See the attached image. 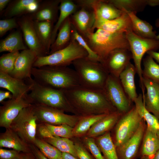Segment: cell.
Masks as SVG:
<instances>
[{
	"mask_svg": "<svg viewBox=\"0 0 159 159\" xmlns=\"http://www.w3.org/2000/svg\"><path fill=\"white\" fill-rule=\"evenodd\" d=\"M61 1V0H42L37 10L31 14L34 20L56 23Z\"/></svg>",
	"mask_w": 159,
	"mask_h": 159,
	"instance_id": "21",
	"label": "cell"
},
{
	"mask_svg": "<svg viewBox=\"0 0 159 159\" xmlns=\"http://www.w3.org/2000/svg\"><path fill=\"white\" fill-rule=\"evenodd\" d=\"M70 19L73 26L84 39L94 32L93 27L95 15L93 10L80 7L70 16Z\"/></svg>",
	"mask_w": 159,
	"mask_h": 159,
	"instance_id": "15",
	"label": "cell"
},
{
	"mask_svg": "<svg viewBox=\"0 0 159 159\" xmlns=\"http://www.w3.org/2000/svg\"><path fill=\"white\" fill-rule=\"evenodd\" d=\"M62 91L74 113L81 116L109 114L117 111L103 90H93L79 86Z\"/></svg>",
	"mask_w": 159,
	"mask_h": 159,
	"instance_id": "1",
	"label": "cell"
},
{
	"mask_svg": "<svg viewBox=\"0 0 159 159\" xmlns=\"http://www.w3.org/2000/svg\"><path fill=\"white\" fill-rule=\"evenodd\" d=\"M0 148H8L23 153L32 152L30 145L23 140L10 128L0 134Z\"/></svg>",
	"mask_w": 159,
	"mask_h": 159,
	"instance_id": "24",
	"label": "cell"
},
{
	"mask_svg": "<svg viewBox=\"0 0 159 159\" xmlns=\"http://www.w3.org/2000/svg\"><path fill=\"white\" fill-rule=\"evenodd\" d=\"M123 12L119 17L112 20H107L95 15L93 27L95 29H101L112 33H126L132 31V22L127 12L122 10Z\"/></svg>",
	"mask_w": 159,
	"mask_h": 159,
	"instance_id": "16",
	"label": "cell"
},
{
	"mask_svg": "<svg viewBox=\"0 0 159 159\" xmlns=\"http://www.w3.org/2000/svg\"><path fill=\"white\" fill-rule=\"evenodd\" d=\"M19 159H36L35 157L32 152L23 153Z\"/></svg>",
	"mask_w": 159,
	"mask_h": 159,
	"instance_id": "51",
	"label": "cell"
},
{
	"mask_svg": "<svg viewBox=\"0 0 159 159\" xmlns=\"http://www.w3.org/2000/svg\"><path fill=\"white\" fill-rule=\"evenodd\" d=\"M62 159H79L72 155L67 153L62 152Z\"/></svg>",
	"mask_w": 159,
	"mask_h": 159,
	"instance_id": "53",
	"label": "cell"
},
{
	"mask_svg": "<svg viewBox=\"0 0 159 159\" xmlns=\"http://www.w3.org/2000/svg\"><path fill=\"white\" fill-rule=\"evenodd\" d=\"M43 140L56 147L62 152L69 153L78 158L75 144L69 139L53 136Z\"/></svg>",
	"mask_w": 159,
	"mask_h": 159,
	"instance_id": "38",
	"label": "cell"
},
{
	"mask_svg": "<svg viewBox=\"0 0 159 159\" xmlns=\"http://www.w3.org/2000/svg\"><path fill=\"white\" fill-rule=\"evenodd\" d=\"M80 7L71 0H61L59 5V14L54 25L51 38L52 44L54 41L59 30L63 23L71 15L76 12Z\"/></svg>",
	"mask_w": 159,
	"mask_h": 159,
	"instance_id": "27",
	"label": "cell"
},
{
	"mask_svg": "<svg viewBox=\"0 0 159 159\" xmlns=\"http://www.w3.org/2000/svg\"><path fill=\"white\" fill-rule=\"evenodd\" d=\"M97 143L105 159H119L116 147L109 132H107L99 137Z\"/></svg>",
	"mask_w": 159,
	"mask_h": 159,
	"instance_id": "34",
	"label": "cell"
},
{
	"mask_svg": "<svg viewBox=\"0 0 159 159\" xmlns=\"http://www.w3.org/2000/svg\"><path fill=\"white\" fill-rule=\"evenodd\" d=\"M147 53L150 56L154 59L159 64V52L156 51H150L148 52Z\"/></svg>",
	"mask_w": 159,
	"mask_h": 159,
	"instance_id": "50",
	"label": "cell"
},
{
	"mask_svg": "<svg viewBox=\"0 0 159 159\" xmlns=\"http://www.w3.org/2000/svg\"><path fill=\"white\" fill-rule=\"evenodd\" d=\"M41 0L11 1L5 11L4 16L6 19L31 14L37 9Z\"/></svg>",
	"mask_w": 159,
	"mask_h": 159,
	"instance_id": "23",
	"label": "cell"
},
{
	"mask_svg": "<svg viewBox=\"0 0 159 159\" xmlns=\"http://www.w3.org/2000/svg\"><path fill=\"white\" fill-rule=\"evenodd\" d=\"M134 102L138 113L146 122L147 127L156 132L159 126V120L145 108L143 101V94H139Z\"/></svg>",
	"mask_w": 159,
	"mask_h": 159,
	"instance_id": "33",
	"label": "cell"
},
{
	"mask_svg": "<svg viewBox=\"0 0 159 159\" xmlns=\"http://www.w3.org/2000/svg\"><path fill=\"white\" fill-rule=\"evenodd\" d=\"M31 84L23 80L17 79L9 74L0 72V87L5 89L12 94L14 98L28 95L32 88Z\"/></svg>",
	"mask_w": 159,
	"mask_h": 159,
	"instance_id": "19",
	"label": "cell"
},
{
	"mask_svg": "<svg viewBox=\"0 0 159 159\" xmlns=\"http://www.w3.org/2000/svg\"><path fill=\"white\" fill-rule=\"evenodd\" d=\"M125 11L131 19L132 32L135 34L144 38L155 39L156 32L153 31V26L150 24L140 19L134 13Z\"/></svg>",
	"mask_w": 159,
	"mask_h": 159,
	"instance_id": "30",
	"label": "cell"
},
{
	"mask_svg": "<svg viewBox=\"0 0 159 159\" xmlns=\"http://www.w3.org/2000/svg\"><path fill=\"white\" fill-rule=\"evenodd\" d=\"M37 56L29 49L21 51L17 57L14 68L9 75L23 80L31 78L32 69Z\"/></svg>",
	"mask_w": 159,
	"mask_h": 159,
	"instance_id": "17",
	"label": "cell"
},
{
	"mask_svg": "<svg viewBox=\"0 0 159 159\" xmlns=\"http://www.w3.org/2000/svg\"><path fill=\"white\" fill-rule=\"evenodd\" d=\"M137 73L136 68L130 62L121 73L119 79L125 92L132 102L137 98L135 77Z\"/></svg>",
	"mask_w": 159,
	"mask_h": 159,
	"instance_id": "25",
	"label": "cell"
},
{
	"mask_svg": "<svg viewBox=\"0 0 159 159\" xmlns=\"http://www.w3.org/2000/svg\"><path fill=\"white\" fill-rule=\"evenodd\" d=\"M143 77L159 84V64L148 55L143 59Z\"/></svg>",
	"mask_w": 159,
	"mask_h": 159,
	"instance_id": "37",
	"label": "cell"
},
{
	"mask_svg": "<svg viewBox=\"0 0 159 159\" xmlns=\"http://www.w3.org/2000/svg\"><path fill=\"white\" fill-rule=\"evenodd\" d=\"M31 84V90L28 94L33 104H39L64 112H74L62 90L40 84L32 77L26 79Z\"/></svg>",
	"mask_w": 159,
	"mask_h": 159,
	"instance_id": "5",
	"label": "cell"
},
{
	"mask_svg": "<svg viewBox=\"0 0 159 159\" xmlns=\"http://www.w3.org/2000/svg\"><path fill=\"white\" fill-rule=\"evenodd\" d=\"M84 142L95 159H105L101 154L100 148L96 144L93 138L88 137H85L84 139Z\"/></svg>",
	"mask_w": 159,
	"mask_h": 159,
	"instance_id": "44",
	"label": "cell"
},
{
	"mask_svg": "<svg viewBox=\"0 0 159 159\" xmlns=\"http://www.w3.org/2000/svg\"><path fill=\"white\" fill-rule=\"evenodd\" d=\"M143 82L146 90L143 95L145 107L159 120V84L144 77Z\"/></svg>",
	"mask_w": 159,
	"mask_h": 159,
	"instance_id": "22",
	"label": "cell"
},
{
	"mask_svg": "<svg viewBox=\"0 0 159 159\" xmlns=\"http://www.w3.org/2000/svg\"><path fill=\"white\" fill-rule=\"evenodd\" d=\"M99 57L102 62L111 51L117 49L130 50L125 34L112 33L101 29H97L85 39Z\"/></svg>",
	"mask_w": 159,
	"mask_h": 159,
	"instance_id": "4",
	"label": "cell"
},
{
	"mask_svg": "<svg viewBox=\"0 0 159 159\" xmlns=\"http://www.w3.org/2000/svg\"><path fill=\"white\" fill-rule=\"evenodd\" d=\"M84 5L93 10L95 15L107 20L117 18L123 12V11L118 9L107 0H85Z\"/></svg>",
	"mask_w": 159,
	"mask_h": 159,
	"instance_id": "20",
	"label": "cell"
},
{
	"mask_svg": "<svg viewBox=\"0 0 159 159\" xmlns=\"http://www.w3.org/2000/svg\"><path fill=\"white\" fill-rule=\"evenodd\" d=\"M108 114L90 115L82 116L73 130V136H80L87 132L96 122Z\"/></svg>",
	"mask_w": 159,
	"mask_h": 159,
	"instance_id": "36",
	"label": "cell"
},
{
	"mask_svg": "<svg viewBox=\"0 0 159 159\" xmlns=\"http://www.w3.org/2000/svg\"><path fill=\"white\" fill-rule=\"evenodd\" d=\"M22 153L17 151L0 148V159H19Z\"/></svg>",
	"mask_w": 159,
	"mask_h": 159,
	"instance_id": "45",
	"label": "cell"
},
{
	"mask_svg": "<svg viewBox=\"0 0 159 159\" xmlns=\"http://www.w3.org/2000/svg\"><path fill=\"white\" fill-rule=\"evenodd\" d=\"M32 76L40 84L60 90H68L80 86L75 71L68 66L33 67Z\"/></svg>",
	"mask_w": 159,
	"mask_h": 159,
	"instance_id": "2",
	"label": "cell"
},
{
	"mask_svg": "<svg viewBox=\"0 0 159 159\" xmlns=\"http://www.w3.org/2000/svg\"><path fill=\"white\" fill-rule=\"evenodd\" d=\"M44 124L53 136L69 139L73 136V130L74 127L68 125H52Z\"/></svg>",
	"mask_w": 159,
	"mask_h": 159,
	"instance_id": "41",
	"label": "cell"
},
{
	"mask_svg": "<svg viewBox=\"0 0 159 159\" xmlns=\"http://www.w3.org/2000/svg\"><path fill=\"white\" fill-rule=\"evenodd\" d=\"M0 107V127L9 128L14 120L24 108L33 104L28 95L16 98H12L1 103Z\"/></svg>",
	"mask_w": 159,
	"mask_h": 159,
	"instance_id": "13",
	"label": "cell"
},
{
	"mask_svg": "<svg viewBox=\"0 0 159 159\" xmlns=\"http://www.w3.org/2000/svg\"><path fill=\"white\" fill-rule=\"evenodd\" d=\"M30 147L31 151L34 155L36 159H48L35 145L33 144H30Z\"/></svg>",
	"mask_w": 159,
	"mask_h": 159,
	"instance_id": "48",
	"label": "cell"
},
{
	"mask_svg": "<svg viewBox=\"0 0 159 159\" xmlns=\"http://www.w3.org/2000/svg\"><path fill=\"white\" fill-rule=\"evenodd\" d=\"M72 37L87 52L88 58L93 60L100 62V59L96 53L91 49L89 45L79 34L72 24Z\"/></svg>",
	"mask_w": 159,
	"mask_h": 159,
	"instance_id": "42",
	"label": "cell"
},
{
	"mask_svg": "<svg viewBox=\"0 0 159 159\" xmlns=\"http://www.w3.org/2000/svg\"><path fill=\"white\" fill-rule=\"evenodd\" d=\"M143 120L135 106L128 112L121 115L115 128V144L117 148L134 134Z\"/></svg>",
	"mask_w": 159,
	"mask_h": 159,
	"instance_id": "11",
	"label": "cell"
},
{
	"mask_svg": "<svg viewBox=\"0 0 159 159\" xmlns=\"http://www.w3.org/2000/svg\"></svg>",
	"mask_w": 159,
	"mask_h": 159,
	"instance_id": "59",
	"label": "cell"
},
{
	"mask_svg": "<svg viewBox=\"0 0 159 159\" xmlns=\"http://www.w3.org/2000/svg\"><path fill=\"white\" fill-rule=\"evenodd\" d=\"M33 144L48 159H62V152L43 139L37 137Z\"/></svg>",
	"mask_w": 159,
	"mask_h": 159,
	"instance_id": "39",
	"label": "cell"
},
{
	"mask_svg": "<svg viewBox=\"0 0 159 159\" xmlns=\"http://www.w3.org/2000/svg\"><path fill=\"white\" fill-rule=\"evenodd\" d=\"M10 0H0V12H2L6 6L11 1Z\"/></svg>",
	"mask_w": 159,
	"mask_h": 159,
	"instance_id": "52",
	"label": "cell"
},
{
	"mask_svg": "<svg viewBox=\"0 0 159 159\" xmlns=\"http://www.w3.org/2000/svg\"><path fill=\"white\" fill-rule=\"evenodd\" d=\"M39 40L48 55L52 45L51 38L54 23L50 21L34 20Z\"/></svg>",
	"mask_w": 159,
	"mask_h": 159,
	"instance_id": "31",
	"label": "cell"
},
{
	"mask_svg": "<svg viewBox=\"0 0 159 159\" xmlns=\"http://www.w3.org/2000/svg\"><path fill=\"white\" fill-rule=\"evenodd\" d=\"M147 5L151 7L159 5V0H147Z\"/></svg>",
	"mask_w": 159,
	"mask_h": 159,
	"instance_id": "54",
	"label": "cell"
},
{
	"mask_svg": "<svg viewBox=\"0 0 159 159\" xmlns=\"http://www.w3.org/2000/svg\"><path fill=\"white\" fill-rule=\"evenodd\" d=\"M38 123L52 125L63 124L74 127L82 117L78 115L66 114L59 110L39 104H33Z\"/></svg>",
	"mask_w": 159,
	"mask_h": 159,
	"instance_id": "9",
	"label": "cell"
},
{
	"mask_svg": "<svg viewBox=\"0 0 159 159\" xmlns=\"http://www.w3.org/2000/svg\"><path fill=\"white\" fill-rule=\"evenodd\" d=\"M17 22L28 48L34 52L37 57L47 55L39 40L31 14L21 16L17 19Z\"/></svg>",
	"mask_w": 159,
	"mask_h": 159,
	"instance_id": "12",
	"label": "cell"
},
{
	"mask_svg": "<svg viewBox=\"0 0 159 159\" xmlns=\"http://www.w3.org/2000/svg\"><path fill=\"white\" fill-rule=\"evenodd\" d=\"M103 90L116 111L122 115L132 107V102L125 92L119 78L109 74Z\"/></svg>",
	"mask_w": 159,
	"mask_h": 159,
	"instance_id": "10",
	"label": "cell"
},
{
	"mask_svg": "<svg viewBox=\"0 0 159 159\" xmlns=\"http://www.w3.org/2000/svg\"><path fill=\"white\" fill-rule=\"evenodd\" d=\"M37 137L44 140L52 138L53 136L44 123H39L37 125Z\"/></svg>",
	"mask_w": 159,
	"mask_h": 159,
	"instance_id": "46",
	"label": "cell"
},
{
	"mask_svg": "<svg viewBox=\"0 0 159 159\" xmlns=\"http://www.w3.org/2000/svg\"><path fill=\"white\" fill-rule=\"evenodd\" d=\"M150 158L148 156H142V157L140 159H149Z\"/></svg>",
	"mask_w": 159,
	"mask_h": 159,
	"instance_id": "57",
	"label": "cell"
},
{
	"mask_svg": "<svg viewBox=\"0 0 159 159\" xmlns=\"http://www.w3.org/2000/svg\"><path fill=\"white\" fill-rule=\"evenodd\" d=\"M122 115L117 111L107 115L91 127L87 133V137L93 138L107 132L117 122Z\"/></svg>",
	"mask_w": 159,
	"mask_h": 159,
	"instance_id": "26",
	"label": "cell"
},
{
	"mask_svg": "<svg viewBox=\"0 0 159 159\" xmlns=\"http://www.w3.org/2000/svg\"><path fill=\"white\" fill-rule=\"evenodd\" d=\"M118 9L136 14L144 10L147 0H107Z\"/></svg>",
	"mask_w": 159,
	"mask_h": 159,
	"instance_id": "35",
	"label": "cell"
},
{
	"mask_svg": "<svg viewBox=\"0 0 159 159\" xmlns=\"http://www.w3.org/2000/svg\"><path fill=\"white\" fill-rule=\"evenodd\" d=\"M156 134H157L159 138V127H158V129H157V130L156 131Z\"/></svg>",
	"mask_w": 159,
	"mask_h": 159,
	"instance_id": "58",
	"label": "cell"
},
{
	"mask_svg": "<svg viewBox=\"0 0 159 159\" xmlns=\"http://www.w3.org/2000/svg\"><path fill=\"white\" fill-rule=\"evenodd\" d=\"M125 34L129 44L134 65L139 78L140 86L143 93L145 88L143 82L141 61L145 53L150 51L159 50V40L143 38L136 35L132 31Z\"/></svg>",
	"mask_w": 159,
	"mask_h": 159,
	"instance_id": "7",
	"label": "cell"
},
{
	"mask_svg": "<svg viewBox=\"0 0 159 159\" xmlns=\"http://www.w3.org/2000/svg\"><path fill=\"white\" fill-rule=\"evenodd\" d=\"M72 38V24L69 16L59 29L56 38L51 46L48 55L66 47L70 43Z\"/></svg>",
	"mask_w": 159,
	"mask_h": 159,
	"instance_id": "28",
	"label": "cell"
},
{
	"mask_svg": "<svg viewBox=\"0 0 159 159\" xmlns=\"http://www.w3.org/2000/svg\"><path fill=\"white\" fill-rule=\"evenodd\" d=\"M38 123L33 104L20 112L10 128L26 142L33 144L37 137Z\"/></svg>",
	"mask_w": 159,
	"mask_h": 159,
	"instance_id": "8",
	"label": "cell"
},
{
	"mask_svg": "<svg viewBox=\"0 0 159 159\" xmlns=\"http://www.w3.org/2000/svg\"><path fill=\"white\" fill-rule=\"evenodd\" d=\"M159 150V138L156 132L146 127L143 139L141 153L150 158Z\"/></svg>",
	"mask_w": 159,
	"mask_h": 159,
	"instance_id": "32",
	"label": "cell"
},
{
	"mask_svg": "<svg viewBox=\"0 0 159 159\" xmlns=\"http://www.w3.org/2000/svg\"><path fill=\"white\" fill-rule=\"evenodd\" d=\"M72 64L80 86L93 90H103L109 74L100 62L86 57L77 59Z\"/></svg>",
	"mask_w": 159,
	"mask_h": 159,
	"instance_id": "3",
	"label": "cell"
},
{
	"mask_svg": "<svg viewBox=\"0 0 159 159\" xmlns=\"http://www.w3.org/2000/svg\"><path fill=\"white\" fill-rule=\"evenodd\" d=\"M155 25L156 27H159V17L155 20ZM155 39L159 40V34L158 35H157Z\"/></svg>",
	"mask_w": 159,
	"mask_h": 159,
	"instance_id": "55",
	"label": "cell"
},
{
	"mask_svg": "<svg viewBox=\"0 0 159 159\" xmlns=\"http://www.w3.org/2000/svg\"><path fill=\"white\" fill-rule=\"evenodd\" d=\"M88 56L87 52L72 37L70 43L65 48L45 56L37 57L33 67L68 66L75 60Z\"/></svg>",
	"mask_w": 159,
	"mask_h": 159,
	"instance_id": "6",
	"label": "cell"
},
{
	"mask_svg": "<svg viewBox=\"0 0 159 159\" xmlns=\"http://www.w3.org/2000/svg\"><path fill=\"white\" fill-rule=\"evenodd\" d=\"M149 159H159V150L153 157Z\"/></svg>",
	"mask_w": 159,
	"mask_h": 159,
	"instance_id": "56",
	"label": "cell"
},
{
	"mask_svg": "<svg viewBox=\"0 0 159 159\" xmlns=\"http://www.w3.org/2000/svg\"><path fill=\"white\" fill-rule=\"evenodd\" d=\"M28 48L25 45L22 38V34L19 30L14 32L0 43V52H19Z\"/></svg>",
	"mask_w": 159,
	"mask_h": 159,
	"instance_id": "29",
	"label": "cell"
},
{
	"mask_svg": "<svg viewBox=\"0 0 159 159\" xmlns=\"http://www.w3.org/2000/svg\"><path fill=\"white\" fill-rule=\"evenodd\" d=\"M75 148L78 158L79 159H92L86 149L79 143L75 144Z\"/></svg>",
	"mask_w": 159,
	"mask_h": 159,
	"instance_id": "47",
	"label": "cell"
},
{
	"mask_svg": "<svg viewBox=\"0 0 159 159\" xmlns=\"http://www.w3.org/2000/svg\"><path fill=\"white\" fill-rule=\"evenodd\" d=\"M20 52H16L3 54L0 57V72L9 74L12 71L16 59Z\"/></svg>",
	"mask_w": 159,
	"mask_h": 159,
	"instance_id": "40",
	"label": "cell"
},
{
	"mask_svg": "<svg viewBox=\"0 0 159 159\" xmlns=\"http://www.w3.org/2000/svg\"><path fill=\"white\" fill-rule=\"evenodd\" d=\"M19 27L15 17L0 20V37H2L8 31Z\"/></svg>",
	"mask_w": 159,
	"mask_h": 159,
	"instance_id": "43",
	"label": "cell"
},
{
	"mask_svg": "<svg viewBox=\"0 0 159 159\" xmlns=\"http://www.w3.org/2000/svg\"><path fill=\"white\" fill-rule=\"evenodd\" d=\"M13 97L10 92L8 91L0 90V102L1 103L6 99H11Z\"/></svg>",
	"mask_w": 159,
	"mask_h": 159,
	"instance_id": "49",
	"label": "cell"
},
{
	"mask_svg": "<svg viewBox=\"0 0 159 159\" xmlns=\"http://www.w3.org/2000/svg\"><path fill=\"white\" fill-rule=\"evenodd\" d=\"M143 120L134 134L117 150L119 159H134L143 137L146 127Z\"/></svg>",
	"mask_w": 159,
	"mask_h": 159,
	"instance_id": "18",
	"label": "cell"
},
{
	"mask_svg": "<svg viewBox=\"0 0 159 159\" xmlns=\"http://www.w3.org/2000/svg\"><path fill=\"white\" fill-rule=\"evenodd\" d=\"M132 59L130 50L119 48L111 51L101 63L109 74L119 78Z\"/></svg>",
	"mask_w": 159,
	"mask_h": 159,
	"instance_id": "14",
	"label": "cell"
}]
</instances>
